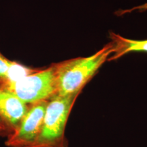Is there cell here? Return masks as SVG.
<instances>
[{
	"instance_id": "cell-1",
	"label": "cell",
	"mask_w": 147,
	"mask_h": 147,
	"mask_svg": "<svg viewBox=\"0 0 147 147\" xmlns=\"http://www.w3.org/2000/svg\"><path fill=\"white\" fill-rule=\"evenodd\" d=\"M114 52L113 42L88 57H78L53 64L57 95H78L101 65Z\"/></svg>"
},
{
	"instance_id": "cell-2",
	"label": "cell",
	"mask_w": 147,
	"mask_h": 147,
	"mask_svg": "<svg viewBox=\"0 0 147 147\" xmlns=\"http://www.w3.org/2000/svg\"><path fill=\"white\" fill-rule=\"evenodd\" d=\"M78 95H55L48 101L41 133L34 147H66L65 128Z\"/></svg>"
},
{
	"instance_id": "cell-3",
	"label": "cell",
	"mask_w": 147,
	"mask_h": 147,
	"mask_svg": "<svg viewBox=\"0 0 147 147\" xmlns=\"http://www.w3.org/2000/svg\"><path fill=\"white\" fill-rule=\"evenodd\" d=\"M27 104L49 101L56 95V79L53 65L45 69H38L34 73L14 82L0 85Z\"/></svg>"
},
{
	"instance_id": "cell-4",
	"label": "cell",
	"mask_w": 147,
	"mask_h": 147,
	"mask_svg": "<svg viewBox=\"0 0 147 147\" xmlns=\"http://www.w3.org/2000/svg\"><path fill=\"white\" fill-rule=\"evenodd\" d=\"M48 101L30 104L19 125L8 136V147H34L41 133Z\"/></svg>"
},
{
	"instance_id": "cell-5",
	"label": "cell",
	"mask_w": 147,
	"mask_h": 147,
	"mask_svg": "<svg viewBox=\"0 0 147 147\" xmlns=\"http://www.w3.org/2000/svg\"><path fill=\"white\" fill-rule=\"evenodd\" d=\"M27 104L7 90L0 87V135H11L26 113Z\"/></svg>"
},
{
	"instance_id": "cell-6",
	"label": "cell",
	"mask_w": 147,
	"mask_h": 147,
	"mask_svg": "<svg viewBox=\"0 0 147 147\" xmlns=\"http://www.w3.org/2000/svg\"><path fill=\"white\" fill-rule=\"evenodd\" d=\"M37 70L12 61L0 53V85L6 82L16 81Z\"/></svg>"
},
{
	"instance_id": "cell-7",
	"label": "cell",
	"mask_w": 147,
	"mask_h": 147,
	"mask_svg": "<svg viewBox=\"0 0 147 147\" xmlns=\"http://www.w3.org/2000/svg\"><path fill=\"white\" fill-rule=\"evenodd\" d=\"M110 39L113 44L114 52L113 56L108 61H113L131 52H146L147 40H134L127 39L114 32H110Z\"/></svg>"
},
{
	"instance_id": "cell-8",
	"label": "cell",
	"mask_w": 147,
	"mask_h": 147,
	"mask_svg": "<svg viewBox=\"0 0 147 147\" xmlns=\"http://www.w3.org/2000/svg\"><path fill=\"white\" fill-rule=\"evenodd\" d=\"M135 10H139V11L147 10V3H145L144 4H142V5H138V6L134 7L133 8L129 9V10H124L120 11V12H119V14H120V15H123V14L129 13V12H131Z\"/></svg>"
}]
</instances>
